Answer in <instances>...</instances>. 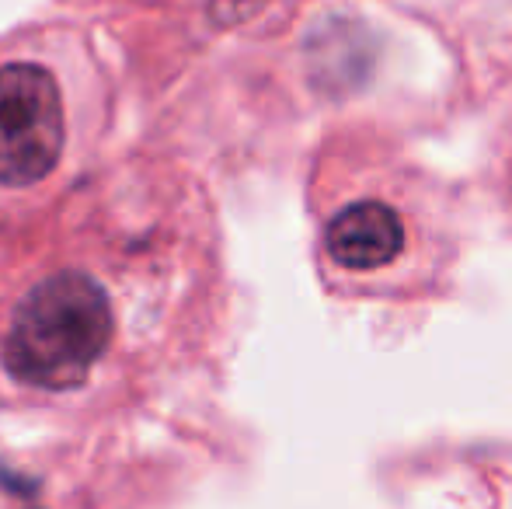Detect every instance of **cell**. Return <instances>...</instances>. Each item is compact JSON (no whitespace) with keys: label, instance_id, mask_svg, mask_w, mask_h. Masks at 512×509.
Returning a JSON list of instances; mask_svg holds the SVG:
<instances>
[{"label":"cell","instance_id":"6da1fadb","mask_svg":"<svg viewBox=\"0 0 512 509\" xmlns=\"http://www.w3.org/2000/svg\"><path fill=\"white\" fill-rule=\"evenodd\" d=\"M112 339L105 290L84 272H60L25 293L4 339V367L14 381L70 391L84 384Z\"/></svg>","mask_w":512,"mask_h":509},{"label":"cell","instance_id":"3957f363","mask_svg":"<svg viewBox=\"0 0 512 509\" xmlns=\"http://www.w3.org/2000/svg\"><path fill=\"white\" fill-rule=\"evenodd\" d=\"M324 241H328V255L338 265L370 272L405 252V224L391 206L377 203V199H363V203L345 206L331 220Z\"/></svg>","mask_w":512,"mask_h":509},{"label":"cell","instance_id":"7a4b0ae2","mask_svg":"<svg viewBox=\"0 0 512 509\" xmlns=\"http://www.w3.org/2000/svg\"><path fill=\"white\" fill-rule=\"evenodd\" d=\"M63 150V105L53 74L35 63L0 70V185L42 182Z\"/></svg>","mask_w":512,"mask_h":509}]
</instances>
